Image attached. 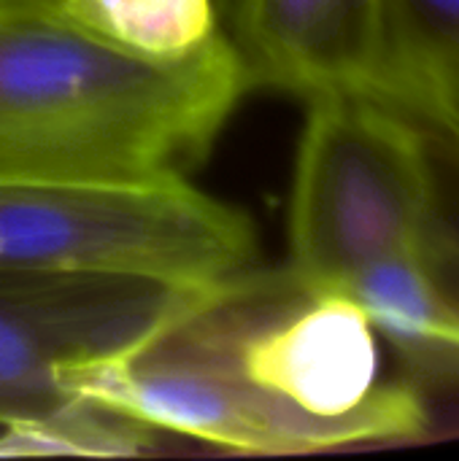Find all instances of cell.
I'll use <instances>...</instances> for the list:
<instances>
[{
	"label": "cell",
	"mask_w": 459,
	"mask_h": 461,
	"mask_svg": "<svg viewBox=\"0 0 459 461\" xmlns=\"http://www.w3.org/2000/svg\"><path fill=\"white\" fill-rule=\"evenodd\" d=\"M360 303L289 265L192 289L127 348L62 370L65 392L154 432L238 454L419 440L422 386L387 375Z\"/></svg>",
	"instance_id": "6da1fadb"
},
{
	"label": "cell",
	"mask_w": 459,
	"mask_h": 461,
	"mask_svg": "<svg viewBox=\"0 0 459 461\" xmlns=\"http://www.w3.org/2000/svg\"><path fill=\"white\" fill-rule=\"evenodd\" d=\"M246 92L225 32L165 62L89 32L54 5L0 11V170L187 176Z\"/></svg>",
	"instance_id": "7a4b0ae2"
},
{
	"label": "cell",
	"mask_w": 459,
	"mask_h": 461,
	"mask_svg": "<svg viewBox=\"0 0 459 461\" xmlns=\"http://www.w3.org/2000/svg\"><path fill=\"white\" fill-rule=\"evenodd\" d=\"M260 262L254 221L187 176L0 170V276L206 286Z\"/></svg>",
	"instance_id": "3957f363"
},
{
	"label": "cell",
	"mask_w": 459,
	"mask_h": 461,
	"mask_svg": "<svg viewBox=\"0 0 459 461\" xmlns=\"http://www.w3.org/2000/svg\"><path fill=\"white\" fill-rule=\"evenodd\" d=\"M422 124L371 95L308 100L289 194V267L341 286L360 267L422 251L433 211Z\"/></svg>",
	"instance_id": "277c9868"
},
{
	"label": "cell",
	"mask_w": 459,
	"mask_h": 461,
	"mask_svg": "<svg viewBox=\"0 0 459 461\" xmlns=\"http://www.w3.org/2000/svg\"><path fill=\"white\" fill-rule=\"evenodd\" d=\"M192 289L130 276H0V427L84 408L65 392L62 367L141 340Z\"/></svg>",
	"instance_id": "5b68a950"
},
{
	"label": "cell",
	"mask_w": 459,
	"mask_h": 461,
	"mask_svg": "<svg viewBox=\"0 0 459 461\" xmlns=\"http://www.w3.org/2000/svg\"><path fill=\"white\" fill-rule=\"evenodd\" d=\"M227 16L252 92L373 97L381 0H227Z\"/></svg>",
	"instance_id": "8992f818"
},
{
	"label": "cell",
	"mask_w": 459,
	"mask_h": 461,
	"mask_svg": "<svg viewBox=\"0 0 459 461\" xmlns=\"http://www.w3.org/2000/svg\"><path fill=\"white\" fill-rule=\"evenodd\" d=\"M373 97L459 149V0H381Z\"/></svg>",
	"instance_id": "52a82bcc"
},
{
	"label": "cell",
	"mask_w": 459,
	"mask_h": 461,
	"mask_svg": "<svg viewBox=\"0 0 459 461\" xmlns=\"http://www.w3.org/2000/svg\"><path fill=\"white\" fill-rule=\"evenodd\" d=\"M338 289L360 303L414 384L457 375L459 348L452 327L459 319L441 297L422 251L381 257L360 267Z\"/></svg>",
	"instance_id": "ba28073f"
},
{
	"label": "cell",
	"mask_w": 459,
	"mask_h": 461,
	"mask_svg": "<svg viewBox=\"0 0 459 461\" xmlns=\"http://www.w3.org/2000/svg\"><path fill=\"white\" fill-rule=\"evenodd\" d=\"M54 8L138 57L165 62L187 59L225 32L216 0H57Z\"/></svg>",
	"instance_id": "9c48e42d"
},
{
	"label": "cell",
	"mask_w": 459,
	"mask_h": 461,
	"mask_svg": "<svg viewBox=\"0 0 459 461\" xmlns=\"http://www.w3.org/2000/svg\"><path fill=\"white\" fill-rule=\"evenodd\" d=\"M427 138L436 186L422 254L441 297L459 319V149L433 132Z\"/></svg>",
	"instance_id": "30bf717a"
},
{
	"label": "cell",
	"mask_w": 459,
	"mask_h": 461,
	"mask_svg": "<svg viewBox=\"0 0 459 461\" xmlns=\"http://www.w3.org/2000/svg\"><path fill=\"white\" fill-rule=\"evenodd\" d=\"M35 5H57V0H0V11H11V8H35Z\"/></svg>",
	"instance_id": "8fae6325"
},
{
	"label": "cell",
	"mask_w": 459,
	"mask_h": 461,
	"mask_svg": "<svg viewBox=\"0 0 459 461\" xmlns=\"http://www.w3.org/2000/svg\"><path fill=\"white\" fill-rule=\"evenodd\" d=\"M452 340H454V346L459 348V321L452 327Z\"/></svg>",
	"instance_id": "7c38bea8"
}]
</instances>
